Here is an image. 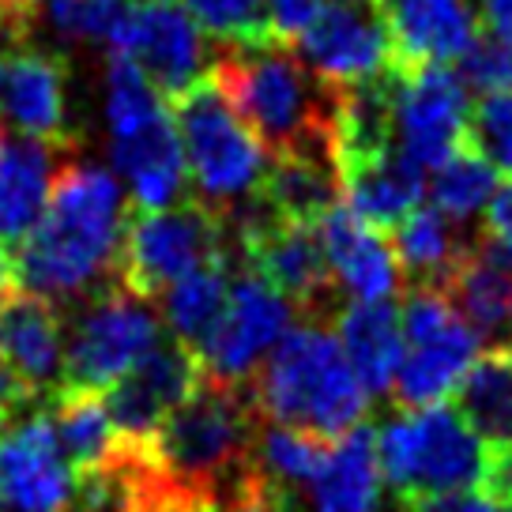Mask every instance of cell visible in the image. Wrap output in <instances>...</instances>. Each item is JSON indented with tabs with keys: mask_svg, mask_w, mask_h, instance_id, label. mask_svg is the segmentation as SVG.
<instances>
[{
	"mask_svg": "<svg viewBox=\"0 0 512 512\" xmlns=\"http://www.w3.org/2000/svg\"><path fill=\"white\" fill-rule=\"evenodd\" d=\"M260 422L264 418L256 415L245 384L204 377L189 400L162 418L151 441L132 452L170 505L230 509L253 490L260 475Z\"/></svg>",
	"mask_w": 512,
	"mask_h": 512,
	"instance_id": "6da1fadb",
	"label": "cell"
},
{
	"mask_svg": "<svg viewBox=\"0 0 512 512\" xmlns=\"http://www.w3.org/2000/svg\"><path fill=\"white\" fill-rule=\"evenodd\" d=\"M125 223L121 181L76 155L53 181L38 226L8 253L12 283L61 305L91 298L95 290L117 283Z\"/></svg>",
	"mask_w": 512,
	"mask_h": 512,
	"instance_id": "7a4b0ae2",
	"label": "cell"
},
{
	"mask_svg": "<svg viewBox=\"0 0 512 512\" xmlns=\"http://www.w3.org/2000/svg\"><path fill=\"white\" fill-rule=\"evenodd\" d=\"M211 80L238 110L268 155H328L336 159L339 83L317 76L302 53L283 42L219 46Z\"/></svg>",
	"mask_w": 512,
	"mask_h": 512,
	"instance_id": "3957f363",
	"label": "cell"
},
{
	"mask_svg": "<svg viewBox=\"0 0 512 512\" xmlns=\"http://www.w3.org/2000/svg\"><path fill=\"white\" fill-rule=\"evenodd\" d=\"M245 388L264 422L317 433L324 441H339L366 422L369 411L366 384L324 320L287 328Z\"/></svg>",
	"mask_w": 512,
	"mask_h": 512,
	"instance_id": "277c9868",
	"label": "cell"
},
{
	"mask_svg": "<svg viewBox=\"0 0 512 512\" xmlns=\"http://www.w3.org/2000/svg\"><path fill=\"white\" fill-rule=\"evenodd\" d=\"M377 464L396 501L407 505L418 497L482 486L490 448L456 407H400L377 430Z\"/></svg>",
	"mask_w": 512,
	"mask_h": 512,
	"instance_id": "5b68a950",
	"label": "cell"
},
{
	"mask_svg": "<svg viewBox=\"0 0 512 512\" xmlns=\"http://www.w3.org/2000/svg\"><path fill=\"white\" fill-rule=\"evenodd\" d=\"M170 113L185 147L189 177L196 181V196L230 223L260 189L268 151L226 102L211 72L170 98Z\"/></svg>",
	"mask_w": 512,
	"mask_h": 512,
	"instance_id": "8992f818",
	"label": "cell"
},
{
	"mask_svg": "<svg viewBox=\"0 0 512 512\" xmlns=\"http://www.w3.org/2000/svg\"><path fill=\"white\" fill-rule=\"evenodd\" d=\"M234 256L230 223L196 192L166 208H132L117 253V283L147 302L200 264Z\"/></svg>",
	"mask_w": 512,
	"mask_h": 512,
	"instance_id": "52a82bcc",
	"label": "cell"
},
{
	"mask_svg": "<svg viewBox=\"0 0 512 512\" xmlns=\"http://www.w3.org/2000/svg\"><path fill=\"white\" fill-rule=\"evenodd\" d=\"M83 309L68 324L64 339V384L61 388H98L106 392L125 377L162 339V317L155 302L125 290L121 283L83 298Z\"/></svg>",
	"mask_w": 512,
	"mask_h": 512,
	"instance_id": "ba28073f",
	"label": "cell"
},
{
	"mask_svg": "<svg viewBox=\"0 0 512 512\" xmlns=\"http://www.w3.org/2000/svg\"><path fill=\"white\" fill-rule=\"evenodd\" d=\"M0 509L76 512L80 479L68 464L49 411L34 407L0 430Z\"/></svg>",
	"mask_w": 512,
	"mask_h": 512,
	"instance_id": "9c48e42d",
	"label": "cell"
},
{
	"mask_svg": "<svg viewBox=\"0 0 512 512\" xmlns=\"http://www.w3.org/2000/svg\"><path fill=\"white\" fill-rule=\"evenodd\" d=\"M396 83V147L422 170L441 162L467 140V83L452 64L392 68Z\"/></svg>",
	"mask_w": 512,
	"mask_h": 512,
	"instance_id": "30bf717a",
	"label": "cell"
},
{
	"mask_svg": "<svg viewBox=\"0 0 512 512\" xmlns=\"http://www.w3.org/2000/svg\"><path fill=\"white\" fill-rule=\"evenodd\" d=\"M290 317H294V305L287 302V294H279L253 268L238 264V272L230 279L226 313L200 354L208 377H219L226 384H249V377L290 328Z\"/></svg>",
	"mask_w": 512,
	"mask_h": 512,
	"instance_id": "8fae6325",
	"label": "cell"
},
{
	"mask_svg": "<svg viewBox=\"0 0 512 512\" xmlns=\"http://www.w3.org/2000/svg\"><path fill=\"white\" fill-rule=\"evenodd\" d=\"M110 53H125L140 64L166 102L208 76L211 61L204 31L185 12V4L174 0H128Z\"/></svg>",
	"mask_w": 512,
	"mask_h": 512,
	"instance_id": "7c38bea8",
	"label": "cell"
},
{
	"mask_svg": "<svg viewBox=\"0 0 512 512\" xmlns=\"http://www.w3.org/2000/svg\"><path fill=\"white\" fill-rule=\"evenodd\" d=\"M204 377L208 369L200 362V354L185 347L181 339L162 336L159 347H151L125 377H117L102 392L125 445H147L151 433L162 426V418L189 400Z\"/></svg>",
	"mask_w": 512,
	"mask_h": 512,
	"instance_id": "4fadbf2b",
	"label": "cell"
},
{
	"mask_svg": "<svg viewBox=\"0 0 512 512\" xmlns=\"http://www.w3.org/2000/svg\"><path fill=\"white\" fill-rule=\"evenodd\" d=\"M294 46L302 61L328 83H358L392 68V34L377 0H332Z\"/></svg>",
	"mask_w": 512,
	"mask_h": 512,
	"instance_id": "5bb4252c",
	"label": "cell"
},
{
	"mask_svg": "<svg viewBox=\"0 0 512 512\" xmlns=\"http://www.w3.org/2000/svg\"><path fill=\"white\" fill-rule=\"evenodd\" d=\"M0 125L80 144L68 113V61L31 42L0 49Z\"/></svg>",
	"mask_w": 512,
	"mask_h": 512,
	"instance_id": "9a60e30c",
	"label": "cell"
},
{
	"mask_svg": "<svg viewBox=\"0 0 512 512\" xmlns=\"http://www.w3.org/2000/svg\"><path fill=\"white\" fill-rule=\"evenodd\" d=\"M64 339L61 302L27 287L0 290V366L31 384L42 400H53L64 384Z\"/></svg>",
	"mask_w": 512,
	"mask_h": 512,
	"instance_id": "2e32d148",
	"label": "cell"
},
{
	"mask_svg": "<svg viewBox=\"0 0 512 512\" xmlns=\"http://www.w3.org/2000/svg\"><path fill=\"white\" fill-rule=\"evenodd\" d=\"M76 155L80 144L42 140L0 125V253H12L38 226L53 181Z\"/></svg>",
	"mask_w": 512,
	"mask_h": 512,
	"instance_id": "e0dca14e",
	"label": "cell"
},
{
	"mask_svg": "<svg viewBox=\"0 0 512 512\" xmlns=\"http://www.w3.org/2000/svg\"><path fill=\"white\" fill-rule=\"evenodd\" d=\"M392 34V68L456 64L479 42L482 19L471 0H377Z\"/></svg>",
	"mask_w": 512,
	"mask_h": 512,
	"instance_id": "ac0fdd59",
	"label": "cell"
},
{
	"mask_svg": "<svg viewBox=\"0 0 512 512\" xmlns=\"http://www.w3.org/2000/svg\"><path fill=\"white\" fill-rule=\"evenodd\" d=\"M317 234L339 290H347L358 302L392 298L400 290L403 268L392 241H384L377 226H369L362 215H354L351 204L339 200L317 223Z\"/></svg>",
	"mask_w": 512,
	"mask_h": 512,
	"instance_id": "d6986e66",
	"label": "cell"
},
{
	"mask_svg": "<svg viewBox=\"0 0 512 512\" xmlns=\"http://www.w3.org/2000/svg\"><path fill=\"white\" fill-rule=\"evenodd\" d=\"M110 159L132 192V208H166L189 196V162L170 110L128 136H110Z\"/></svg>",
	"mask_w": 512,
	"mask_h": 512,
	"instance_id": "ffe728a7",
	"label": "cell"
},
{
	"mask_svg": "<svg viewBox=\"0 0 512 512\" xmlns=\"http://www.w3.org/2000/svg\"><path fill=\"white\" fill-rule=\"evenodd\" d=\"M49 418L80 482L113 475L121 467L128 445L98 388H57L49 400Z\"/></svg>",
	"mask_w": 512,
	"mask_h": 512,
	"instance_id": "44dd1931",
	"label": "cell"
},
{
	"mask_svg": "<svg viewBox=\"0 0 512 512\" xmlns=\"http://www.w3.org/2000/svg\"><path fill=\"white\" fill-rule=\"evenodd\" d=\"M336 339L343 343V351H347L369 396L392 392L396 369H400L403 351H407L400 302H392V298L358 302V298H351L336 309Z\"/></svg>",
	"mask_w": 512,
	"mask_h": 512,
	"instance_id": "7402d4cb",
	"label": "cell"
},
{
	"mask_svg": "<svg viewBox=\"0 0 512 512\" xmlns=\"http://www.w3.org/2000/svg\"><path fill=\"white\" fill-rule=\"evenodd\" d=\"M441 287L479 336H501L512 328V256L482 234L452 264Z\"/></svg>",
	"mask_w": 512,
	"mask_h": 512,
	"instance_id": "603a6c76",
	"label": "cell"
},
{
	"mask_svg": "<svg viewBox=\"0 0 512 512\" xmlns=\"http://www.w3.org/2000/svg\"><path fill=\"white\" fill-rule=\"evenodd\" d=\"M339 177H343V200L354 208V215H362L377 230H396L426 196V170L407 159L400 147L358 162Z\"/></svg>",
	"mask_w": 512,
	"mask_h": 512,
	"instance_id": "cb8c5ba5",
	"label": "cell"
},
{
	"mask_svg": "<svg viewBox=\"0 0 512 512\" xmlns=\"http://www.w3.org/2000/svg\"><path fill=\"white\" fill-rule=\"evenodd\" d=\"M479 354V332L460 320L448 332L422 343H407L403 362L392 381V396L400 407H433L456 392L460 377Z\"/></svg>",
	"mask_w": 512,
	"mask_h": 512,
	"instance_id": "d4e9b609",
	"label": "cell"
},
{
	"mask_svg": "<svg viewBox=\"0 0 512 512\" xmlns=\"http://www.w3.org/2000/svg\"><path fill=\"white\" fill-rule=\"evenodd\" d=\"M256 200L287 223L317 226L343 200V177L328 155H268Z\"/></svg>",
	"mask_w": 512,
	"mask_h": 512,
	"instance_id": "484cf974",
	"label": "cell"
},
{
	"mask_svg": "<svg viewBox=\"0 0 512 512\" xmlns=\"http://www.w3.org/2000/svg\"><path fill=\"white\" fill-rule=\"evenodd\" d=\"M452 407L490 452L512 448V343H494L475 354L452 392Z\"/></svg>",
	"mask_w": 512,
	"mask_h": 512,
	"instance_id": "4316f807",
	"label": "cell"
},
{
	"mask_svg": "<svg viewBox=\"0 0 512 512\" xmlns=\"http://www.w3.org/2000/svg\"><path fill=\"white\" fill-rule=\"evenodd\" d=\"M313 512H377L381 501V464H377V430L358 422L343 433L320 479L309 490Z\"/></svg>",
	"mask_w": 512,
	"mask_h": 512,
	"instance_id": "83f0119b",
	"label": "cell"
},
{
	"mask_svg": "<svg viewBox=\"0 0 512 512\" xmlns=\"http://www.w3.org/2000/svg\"><path fill=\"white\" fill-rule=\"evenodd\" d=\"M234 256L211 260L192 268L189 275H181L177 283L162 290L155 305H159L162 324L170 328V336L181 339L185 347L196 354H204L208 339L215 336L219 320L226 313V298H230V279H234Z\"/></svg>",
	"mask_w": 512,
	"mask_h": 512,
	"instance_id": "f1b7e54d",
	"label": "cell"
},
{
	"mask_svg": "<svg viewBox=\"0 0 512 512\" xmlns=\"http://www.w3.org/2000/svg\"><path fill=\"white\" fill-rule=\"evenodd\" d=\"M467 245L471 241H464V234L456 230V219H448L437 204H418L396 226V238H392V249L400 256V268L411 279V287L415 283L441 287Z\"/></svg>",
	"mask_w": 512,
	"mask_h": 512,
	"instance_id": "f546056e",
	"label": "cell"
},
{
	"mask_svg": "<svg viewBox=\"0 0 512 512\" xmlns=\"http://www.w3.org/2000/svg\"><path fill=\"white\" fill-rule=\"evenodd\" d=\"M336 441H324L317 433L290 430V426H260L256 433V467L290 494L313 490L320 471L328 464V452Z\"/></svg>",
	"mask_w": 512,
	"mask_h": 512,
	"instance_id": "4dcf8cb0",
	"label": "cell"
},
{
	"mask_svg": "<svg viewBox=\"0 0 512 512\" xmlns=\"http://www.w3.org/2000/svg\"><path fill=\"white\" fill-rule=\"evenodd\" d=\"M497 185H501V170L471 140H464L433 170L430 189H433V204L445 211L448 219L464 223V219H475L479 211L490 208Z\"/></svg>",
	"mask_w": 512,
	"mask_h": 512,
	"instance_id": "1f68e13d",
	"label": "cell"
},
{
	"mask_svg": "<svg viewBox=\"0 0 512 512\" xmlns=\"http://www.w3.org/2000/svg\"><path fill=\"white\" fill-rule=\"evenodd\" d=\"M170 110V102L162 91L147 80L140 64L125 57V53H110L106 61V121H110V136H128L136 128L151 125L155 117Z\"/></svg>",
	"mask_w": 512,
	"mask_h": 512,
	"instance_id": "d6a6232c",
	"label": "cell"
},
{
	"mask_svg": "<svg viewBox=\"0 0 512 512\" xmlns=\"http://www.w3.org/2000/svg\"><path fill=\"white\" fill-rule=\"evenodd\" d=\"M128 0H42L38 23L64 46H113Z\"/></svg>",
	"mask_w": 512,
	"mask_h": 512,
	"instance_id": "836d02e7",
	"label": "cell"
},
{
	"mask_svg": "<svg viewBox=\"0 0 512 512\" xmlns=\"http://www.w3.org/2000/svg\"><path fill=\"white\" fill-rule=\"evenodd\" d=\"M196 27L223 46H264L275 42L268 0H185Z\"/></svg>",
	"mask_w": 512,
	"mask_h": 512,
	"instance_id": "e575fe53",
	"label": "cell"
},
{
	"mask_svg": "<svg viewBox=\"0 0 512 512\" xmlns=\"http://www.w3.org/2000/svg\"><path fill=\"white\" fill-rule=\"evenodd\" d=\"M467 140L479 147L501 174H512V87L486 91L479 95V102H471Z\"/></svg>",
	"mask_w": 512,
	"mask_h": 512,
	"instance_id": "d590c367",
	"label": "cell"
},
{
	"mask_svg": "<svg viewBox=\"0 0 512 512\" xmlns=\"http://www.w3.org/2000/svg\"><path fill=\"white\" fill-rule=\"evenodd\" d=\"M456 64H460L456 72L464 76V83L479 95L512 87V53L501 42H494L490 34H479V42L467 49Z\"/></svg>",
	"mask_w": 512,
	"mask_h": 512,
	"instance_id": "8d00e7d4",
	"label": "cell"
},
{
	"mask_svg": "<svg viewBox=\"0 0 512 512\" xmlns=\"http://www.w3.org/2000/svg\"><path fill=\"white\" fill-rule=\"evenodd\" d=\"M320 8H324L320 0H268V19H272L275 42L294 46L305 27L317 19Z\"/></svg>",
	"mask_w": 512,
	"mask_h": 512,
	"instance_id": "74e56055",
	"label": "cell"
},
{
	"mask_svg": "<svg viewBox=\"0 0 512 512\" xmlns=\"http://www.w3.org/2000/svg\"><path fill=\"white\" fill-rule=\"evenodd\" d=\"M400 509L403 512H501V505L482 486H471V490H448V494L418 497V501H407Z\"/></svg>",
	"mask_w": 512,
	"mask_h": 512,
	"instance_id": "f35d334b",
	"label": "cell"
},
{
	"mask_svg": "<svg viewBox=\"0 0 512 512\" xmlns=\"http://www.w3.org/2000/svg\"><path fill=\"white\" fill-rule=\"evenodd\" d=\"M482 238L497 245L501 253L512 256V174L505 185H497L494 200H490V208H486V223L479 230Z\"/></svg>",
	"mask_w": 512,
	"mask_h": 512,
	"instance_id": "ab89813d",
	"label": "cell"
},
{
	"mask_svg": "<svg viewBox=\"0 0 512 512\" xmlns=\"http://www.w3.org/2000/svg\"><path fill=\"white\" fill-rule=\"evenodd\" d=\"M34 27H38V19H34L31 12L16 8L12 0H0V49L31 42Z\"/></svg>",
	"mask_w": 512,
	"mask_h": 512,
	"instance_id": "60d3db41",
	"label": "cell"
},
{
	"mask_svg": "<svg viewBox=\"0 0 512 512\" xmlns=\"http://www.w3.org/2000/svg\"><path fill=\"white\" fill-rule=\"evenodd\" d=\"M482 31L512 53V0H479Z\"/></svg>",
	"mask_w": 512,
	"mask_h": 512,
	"instance_id": "b9f144b4",
	"label": "cell"
},
{
	"mask_svg": "<svg viewBox=\"0 0 512 512\" xmlns=\"http://www.w3.org/2000/svg\"><path fill=\"white\" fill-rule=\"evenodd\" d=\"M12 4H16V8H23V12H31V16L38 19V4H42V0H12Z\"/></svg>",
	"mask_w": 512,
	"mask_h": 512,
	"instance_id": "7bdbcfd3",
	"label": "cell"
},
{
	"mask_svg": "<svg viewBox=\"0 0 512 512\" xmlns=\"http://www.w3.org/2000/svg\"><path fill=\"white\" fill-rule=\"evenodd\" d=\"M501 512H512V497L509 501H501Z\"/></svg>",
	"mask_w": 512,
	"mask_h": 512,
	"instance_id": "ee69618b",
	"label": "cell"
},
{
	"mask_svg": "<svg viewBox=\"0 0 512 512\" xmlns=\"http://www.w3.org/2000/svg\"><path fill=\"white\" fill-rule=\"evenodd\" d=\"M339 4H358V0H339Z\"/></svg>",
	"mask_w": 512,
	"mask_h": 512,
	"instance_id": "f6af8a7d",
	"label": "cell"
},
{
	"mask_svg": "<svg viewBox=\"0 0 512 512\" xmlns=\"http://www.w3.org/2000/svg\"><path fill=\"white\" fill-rule=\"evenodd\" d=\"M0 430H4V422H0Z\"/></svg>",
	"mask_w": 512,
	"mask_h": 512,
	"instance_id": "bcb514c9",
	"label": "cell"
}]
</instances>
